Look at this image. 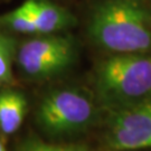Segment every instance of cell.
I'll list each match as a JSON object with an SVG mask.
<instances>
[{
  "label": "cell",
  "mask_w": 151,
  "mask_h": 151,
  "mask_svg": "<svg viewBox=\"0 0 151 151\" xmlns=\"http://www.w3.org/2000/svg\"><path fill=\"white\" fill-rule=\"evenodd\" d=\"M88 36L113 54L148 53L151 49V16L135 0H105L92 12Z\"/></svg>",
  "instance_id": "cell-1"
},
{
  "label": "cell",
  "mask_w": 151,
  "mask_h": 151,
  "mask_svg": "<svg viewBox=\"0 0 151 151\" xmlns=\"http://www.w3.org/2000/svg\"><path fill=\"white\" fill-rule=\"evenodd\" d=\"M97 102L111 112L151 99V56L147 53L114 54L95 73Z\"/></svg>",
  "instance_id": "cell-2"
},
{
  "label": "cell",
  "mask_w": 151,
  "mask_h": 151,
  "mask_svg": "<svg viewBox=\"0 0 151 151\" xmlns=\"http://www.w3.org/2000/svg\"><path fill=\"white\" fill-rule=\"evenodd\" d=\"M96 114V105L86 93L64 87L43 97L36 120L46 134L60 138L84 132L93 124Z\"/></svg>",
  "instance_id": "cell-3"
},
{
  "label": "cell",
  "mask_w": 151,
  "mask_h": 151,
  "mask_svg": "<svg viewBox=\"0 0 151 151\" xmlns=\"http://www.w3.org/2000/svg\"><path fill=\"white\" fill-rule=\"evenodd\" d=\"M76 46L68 36L39 34L22 44L17 63L25 75L32 80H46L64 73L73 65Z\"/></svg>",
  "instance_id": "cell-4"
},
{
  "label": "cell",
  "mask_w": 151,
  "mask_h": 151,
  "mask_svg": "<svg viewBox=\"0 0 151 151\" xmlns=\"http://www.w3.org/2000/svg\"><path fill=\"white\" fill-rule=\"evenodd\" d=\"M106 142L118 151L151 148V99L112 112Z\"/></svg>",
  "instance_id": "cell-5"
},
{
  "label": "cell",
  "mask_w": 151,
  "mask_h": 151,
  "mask_svg": "<svg viewBox=\"0 0 151 151\" xmlns=\"http://www.w3.org/2000/svg\"><path fill=\"white\" fill-rule=\"evenodd\" d=\"M39 34H56L74 25L75 19L63 7L49 0H27L22 5Z\"/></svg>",
  "instance_id": "cell-6"
},
{
  "label": "cell",
  "mask_w": 151,
  "mask_h": 151,
  "mask_svg": "<svg viewBox=\"0 0 151 151\" xmlns=\"http://www.w3.org/2000/svg\"><path fill=\"white\" fill-rule=\"evenodd\" d=\"M27 112V100L22 92L4 90L0 92V131L12 134L22 127Z\"/></svg>",
  "instance_id": "cell-7"
},
{
  "label": "cell",
  "mask_w": 151,
  "mask_h": 151,
  "mask_svg": "<svg viewBox=\"0 0 151 151\" xmlns=\"http://www.w3.org/2000/svg\"><path fill=\"white\" fill-rule=\"evenodd\" d=\"M0 25L22 34H38L36 25L22 6L17 9L0 16Z\"/></svg>",
  "instance_id": "cell-8"
},
{
  "label": "cell",
  "mask_w": 151,
  "mask_h": 151,
  "mask_svg": "<svg viewBox=\"0 0 151 151\" xmlns=\"http://www.w3.org/2000/svg\"><path fill=\"white\" fill-rule=\"evenodd\" d=\"M14 53V40L0 32V86L10 83L12 78L11 64Z\"/></svg>",
  "instance_id": "cell-9"
},
{
  "label": "cell",
  "mask_w": 151,
  "mask_h": 151,
  "mask_svg": "<svg viewBox=\"0 0 151 151\" xmlns=\"http://www.w3.org/2000/svg\"><path fill=\"white\" fill-rule=\"evenodd\" d=\"M19 151H88L85 145L67 143V145H53L39 139H28L22 146Z\"/></svg>",
  "instance_id": "cell-10"
},
{
  "label": "cell",
  "mask_w": 151,
  "mask_h": 151,
  "mask_svg": "<svg viewBox=\"0 0 151 151\" xmlns=\"http://www.w3.org/2000/svg\"><path fill=\"white\" fill-rule=\"evenodd\" d=\"M0 151H7V148H6L5 142L2 140H0Z\"/></svg>",
  "instance_id": "cell-11"
}]
</instances>
